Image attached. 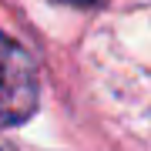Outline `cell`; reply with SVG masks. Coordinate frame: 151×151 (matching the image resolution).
Masks as SVG:
<instances>
[{
	"mask_svg": "<svg viewBox=\"0 0 151 151\" xmlns=\"http://www.w3.org/2000/svg\"><path fill=\"white\" fill-rule=\"evenodd\" d=\"M40 84L30 54L0 30V128L24 124L37 111Z\"/></svg>",
	"mask_w": 151,
	"mask_h": 151,
	"instance_id": "1",
	"label": "cell"
},
{
	"mask_svg": "<svg viewBox=\"0 0 151 151\" xmlns=\"http://www.w3.org/2000/svg\"><path fill=\"white\" fill-rule=\"evenodd\" d=\"M57 4H67V7H84V10H87V7H94L97 0H57Z\"/></svg>",
	"mask_w": 151,
	"mask_h": 151,
	"instance_id": "2",
	"label": "cell"
},
{
	"mask_svg": "<svg viewBox=\"0 0 151 151\" xmlns=\"http://www.w3.org/2000/svg\"><path fill=\"white\" fill-rule=\"evenodd\" d=\"M0 151H17L14 145H7V141H0Z\"/></svg>",
	"mask_w": 151,
	"mask_h": 151,
	"instance_id": "3",
	"label": "cell"
}]
</instances>
